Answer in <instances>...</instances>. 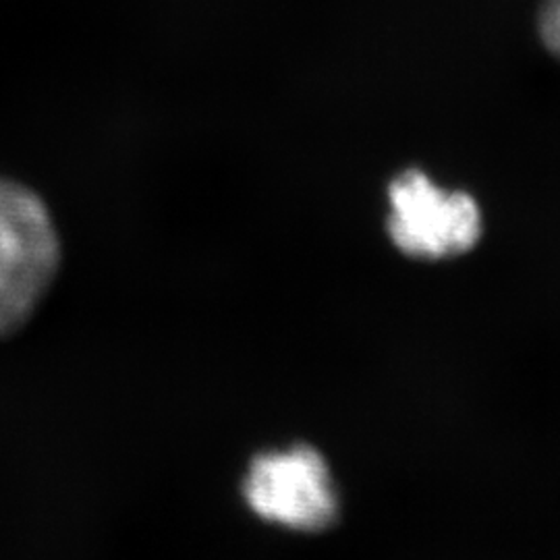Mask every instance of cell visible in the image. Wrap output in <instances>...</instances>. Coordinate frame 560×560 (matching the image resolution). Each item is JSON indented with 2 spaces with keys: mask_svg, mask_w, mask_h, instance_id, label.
<instances>
[{
  "mask_svg": "<svg viewBox=\"0 0 560 560\" xmlns=\"http://www.w3.org/2000/svg\"><path fill=\"white\" fill-rule=\"evenodd\" d=\"M59 268V233L46 203L20 183L0 179V339L34 318Z\"/></svg>",
  "mask_w": 560,
  "mask_h": 560,
  "instance_id": "cell-1",
  "label": "cell"
},
{
  "mask_svg": "<svg viewBox=\"0 0 560 560\" xmlns=\"http://www.w3.org/2000/svg\"><path fill=\"white\" fill-rule=\"evenodd\" d=\"M247 506L272 525L322 532L339 515V497L320 453L307 444L256 455L241 483Z\"/></svg>",
  "mask_w": 560,
  "mask_h": 560,
  "instance_id": "cell-2",
  "label": "cell"
},
{
  "mask_svg": "<svg viewBox=\"0 0 560 560\" xmlns=\"http://www.w3.org/2000/svg\"><path fill=\"white\" fill-rule=\"evenodd\" d=\"M388 233L402 254L451 258L469 252L481 235V214L467 194L439 189L423 173L409 171L390 185Z\"/></svg>",
  "mask_w": 560,
  "mask_h": 560,
  "instance_id": "cell-3",
  "label": "cell"
},
{
  "mask_svg": "<svg viewBox=\"0 0 560 560\" xmlns=\"http://www.w3.org/2000/svg\"><path fill=\"white\" fill-rule=\"evenodd\" d=\"M540 34L546 48L560 59V0H546L540 11Z\"/></svg>",
  "mask_w": 560,
  "mask_h": 560,
  "instance_id": "cell-4",
  "label": "cell"
}]
</instances>
